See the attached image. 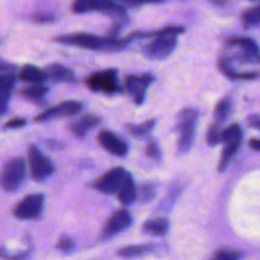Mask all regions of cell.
I'll use <instances>...</instances> for the list:
<instances>
[{
	"label": "cell",
	"instance_id": "cell-38",
	"mask_svg": "<svg viewBox=\"0 0 260 260\" xmlns=\"http://www.w3.org/2000/svg\"><path fill=\"white\" fill-rule=\"evenodd\" d=\"M17 66L0 60V74H15Z\"/></svg>",
	"mask_w": 260,
	"mask_h": 260
},
{
	"label": "cell",
	"instance_id": "cell-34",
	"mask_svg": "<svg viewBox=\"0 0 260 260\" xmlns=\"http://www.w3.org/2000/svg\"><path fill=\"white\" fill-rule=\"evenodd\" d=\"M75 246V243H74L73 239L68 238V236H62V238L58 239L57 241V250L63 251V253H68V251H71Z\"/></svg>",
	"mask_w": 260,
	"mask_h": 260
},
{
	"label": "cell",
	"instance_id": "cell-15",
	"mask_svg": "<svg viewBox=\"0 0 260 260\" xmlns=\"http://www.w3.org/2000/svg\"><path fill=\"white\" fill-rule=\"evenodd\" d=\"M45 71L47 74L48 80L55 81V83H74V81H76L73 70H70L66 66L60 65V63L48 65Z\"/></svg>",
	"mask_w": 260,
	"mask_h": 260
},
{
	"label": "cell",
	"instance_id": "cell-26",
	"mask_svg": "<svg viewBox=\"0 0 260 260\" xmlns=\"http://www.w3.org/2000/svg\"><path fill=\"white\" fill-rule=\"evenodd\" d=\"M99 0H74L73 12L76 14H85V13L96 12Z\"/></svg>",
	"mask_w": 260,
	"mask_h": 260
},
{
	"label": "cell",
	"instance_id": "cell-11",
	"mask_svg": "<svg viewBox=\"0 0 260 260\" xmlns=\"http://www.w3.org/2000/svg\"><path fill=\"white\" fill-rule=\"evenodd\" d=\"M132 223V216L127 210H117L111 217L107 220L106 225H104L103 231H102L101 238L103 240L111 239L113 236L118 235L119 233L128 229Z\"/></svg>",
	"mask_w": 260,
	"mask_h": 260
},
{
	"label": "cell",
	"instance_id": "cell-17",
	"mask_svg": "<svg viewBox=\"0 0 260 260\" xmlns=\"http://www.w3.org/2000/svg\"><path fill=\"white\" fill-rule=\"evenodd\" d=\"M19 93L27 101L32 102L37 106H43L46 102L45 98L48 93V88L43 84H29L28 86L23 88Z\"/></svg>",
	"mask_w": 260,
	"mask_h": 260
},
{
	"label": "cell",
	"instance_id": "cell-33",
	"mask_svg": "<svg viewBox=\"0 0 260 260\" xmlns=\"http://www.w3.org/2000/svg\"><path fill=\"white\" fill-rule=\"evenodd\" d=\"M216 260H238L241 258V254L238 253L236 250H229V249H223V250H218L217 253L213 255Z\"/></svg>",
	"mask_w": 260,
	"mask_h": 260
},
{
	"label": "cell",
	"instance_id": "cell-32",
	"mask_svg": "<svg viewBox=\"0 0 260 260\" xmlns=\"http://www.w3.org/2000/svg\"><path fill=\"white\" fill-rule=\"evenodd\" d=\"M146 155L149 157H151V159L156 160V161H159V160L161 159V150H160V146L159 144H157V141H155V140H150V141L147 142Z\"/></svg>",
	"mask_w": 260,
	"mask_h": 260
},
{
	"label": "cell",
	"instance_id": "cell-2",
	"mask_svg": "<svg viewBox=\"0 0 260 260\" xmlns=\"http://www.w3.org/2000/svg\"><path fill=\"white\" fill-rule=\"evenodd\" d=\"M198 111L196 108H185L180 112L177 121V128L179 139H178V152L185 154L194 144L196 127L198 121Z\"/></svg>",
	"mask_w": 260,
	"mask_h": 260
},
{
	"label": "cell",
	"instance_id": "cell-10",
	"mask_svg": "<svg viewBox=\"0 0 260 260\" xmlns=\"http://www.w3.org/2000/svg\"><path fill=\"white\" fill-rule=\"evenodd\" d=\"M226 45L231 47L241 48L239 61L248 63H260V51L258 45L253 38L249 37H230L226 40Z\"/></svg>",
	"mask_w": 260,
	"mask_h": 260
},
{
	"label": "cell",
	"instance_id": "cell-35",
	"mask_svg": "<svg viewBox=\"0 0 260 260\" xmlns=\"http://www.w3.org/2000/svg\"><path fill=\"white\" fill-rule=\"evenodd\" d=\"M56 15L52 13H37L32 17V20L36 23H41V24H45V23H52L55 22Z\"/></svg>",
	"mask_w": 260,
	"mask_h": 260
},
{
	"label": "cell",
	"instance_id": "cell-31",
	"mask_svg": "<svg viewBox=\"0 0 260 260\" xmlns=\"http://www.w3.org/2000/svg\"><path fill=\"white\" fill-rule=\"evenodd\" d=\"M13 88L0 89V116L7 113L8 106H9L10 96H12Z\"/></svg>",
	"mask_w": 260,
	"mask_h": 260
},
{
	"label": "cell",
	"instance_id": "cell-18",
	"mask_svg": "<svg viewBox=\"0 0 260 260\" xmlns=\"http://www.w3.org/2000/svg\"><path fill=\"white\" fill-rule=\"evenodd\" d=\"M18 78L28 84H45V81L48 80L46 71L41 70L40 68H37L35 65L23 66L19 70Z\"/></svg>",
	"mask_w": 260,
	"mask_h": 260
},
{
	"label": "cell",
	"instance_id": "cell-12",
	"mask_svg": "<svg viewBox=\"0 0 260 260\" xmlns=\"http://www.w3.org/2000/svg\"><path fill=\"white\" fill-rule=\"evenodd\" d=\"M154 81L151 74H141V75H128L126 78V89L134 99L135 104L140 106L144 103L146 96L147 88Z\"/></svg>",
	"mask_w": 260,
	"mask_h": 260
},
{
	"label": "cell",
	"instance_id": "cell-21",
	"mask_svg": "<svg viewBox=\"0 0 260 260\" xmlns=\"http://www.w3.org/2000/svg\"><path fill=\"white\" fill-rule=\"evenodd\" d=\"M169 221L165 218H154L149 220L142 226V231L147 235L152 236H164L169 230Z\"/></svg>",
	"mask_w": 260,
	"mask_h": 260
},
{
	"label": "cell",
	"instance_id": "cell-9",
	"mask_svg": "<svg viewBox=\"0 0 260 260\" xmlns=\"http://www.w3.org/2000/svg\"><path fill=\"white\" fill-rule=\"evenodd\" d=\"M83 109V104L78 101H66L52 108L45 109L38 116H36V122H46L51 119L60 118V117H74L78 116Z\"/></svg>",
	"mask_w": 260,
	"mask_h": 260
},
{
	"label": "cell",
	"instance_id": "cell-39",
	"mask_svg": "<svg viewBox=\"0 0 260 260\" xmlns=\"http://www.w3.org/2000/svg\"><path fill=\"white\" fill-rule=\"evenodd\" d=\"M249 126L260 131V116H250L248 118Z\"/></svg>",
	"mask_w": 260,
	"mask_h": 260
},
{
	"label": "cell",
	"instance_id": "cell-37",
	"mask_svg": "<svg viewBox=\"0 0 260 260\" xmlns=\"http://www.w3.org/2000/svg\"><path fill=\"white\" fill-rule=\"evenodd\" d=\"M27 124V121L22 117H15V118L10 119L5 123V128L8 129H14V128H20V127H24Z\"/></svg>",
	"mask_w": 260,
	"mask_h": 260
},
{
	"label": "cell",
	"instance_id": "cell-22",
	"mask_svg": "<svg viewBox=\"0 0 260 260\" xmlns=\"http://www.w3.org/2000/svg\"><path fill=\"white\" fill-rule=\"evenodd\" d=\"M225 145V149H223L222 155H221L220 162H218V172L222 173L228 169L229 164L231 162V160L235 157L236 152L239 151L241 146V141H234V142H229V144H223Z\"/></svg>",
	"mask_w": 260,
	"mask_h": 260
},
{
	"label": "cell",
	"instance_id": "cell-25",
	"mask_svg": "<svg viewBox=\"0 0 260 260\" xmlns=\"http://www.w3.org/2000/svg\"><path fill=\"white\" fill-rule=\"evenodd\" d=\"M241 20L245 28L256 27L260 24V5L258 7H253L246 9L245 12L241 14Z\"/></svg>",
	"mask_w": 260,
	"mask_h": 260
},
{
	"label": "cell",
	"instance_id": "cell-7",
	"mask_svg": "<svg viewBox=\"0 0 260 260\" xmlns=\"http://www.w3.org/2000/svg\"><path fill=\"white\" fill-rule=\"evenodd\" d=\"M177 45V36H160L145 46L144 53L152 60H164L174 52Z\"/></svg>",
	"mask_w": 260,
	"mask_h": 260
},
{
	"label": "cell",
	"instance_id": "cell-5",
	"mask_svg": "<svg viewBox=\"0 0 260 260\" xmlns=\"http://www.w3.org/2000/svg\"><path fill=\"white\" fill-rule=\"evenodd\" d=\"M28 161H29L30 175L37 182L47 179L55 172L53 162L35 145H30L28 149Z\"/></svg>",
	"mask_w": 260,
	"mask_h": 260
},
{
	"label": "cell",
	"instance_id": "cell-28",
	"mask_svg": "<svg viewBox=\"0 0 260 260\" xmlns=\"http://www.w3.org/2000/svg\"><path fill=\"white\" fill-rule=\"evenodd\" d=\"M222 124L215 122L213 124H211L210 128H208L207 135H206V141H207V145L210 146H216V145L221 144L222 142Z\"/></svg>",
	"mask_w": 260,
	"mask_h": 260
},
{
	"label": "cell",
	"instance_id": "cell-3",
	"mask_svg": "<svg viewBox=\"0 0 260 260\" xmlns=\"http://www.w3.org/2000/svg\"><path fill=\"white\" fill-rule=\"evenodd\" d=\"M86 86L94 93H103L108 95L121 93V83L118 79V71L116 69H107L89 75L85 80Z\"/></svg>",
	"mask_w": 260,
	"mask_h": 260
},
{
	"label": "cell",
	"instance_id": "cell-29",
	"mask_svg": "<svg viewBox=\"0 0 260 260\" xmlns=\"http://www.w3.org/2000/svg\"><path fill=\"white\" fill-rule=\"evenodd\" d=\"M231 112V102L229 99H221L215 108V122L222 124L228 119Z\"/></svg>",
	"mask_w": 260,
	"mask_h": 260
},
{
	"label": "cell",
	"instance_id": "cell-27",
	"mask_svg": "<svg viewBox=\"0 0 260 260\" xmlns=\"http://www.w3.org/2000/svg\"><path fill=\"white\" fill-rule=\"evenodd\" d=\"M234 141H243V129L238 123L226 127L222 134V144H229V142Z\"/></svg>",
	"mask_w": 260,
	"mask_h": 260
},
{
	"label": "cell",
	"instance_id": "cell-30",
	"mask_svg": "<svg viewBox=\"0 0 260 260\" xmlns=\"http://www.w3.org/2000/svg\"><path fill=\"white\" fill-rule=\"evenodd\" d=\"M157 185L155 183H146L137 189V200L141 203H146L151 201L156 194Z\"/></svg>",
	"mask_w": 260,
	"mask_h": 260
},
{
	"label": "cell",
	"instance_id": "cell-8",
	"mask_svg": "<svg viewBox=\"0 0 260 260\" xmlns=\"http://www.w3.org/2000/svg\"><path fill=\"white\" fill-rule=\"evenodd\" d=\"M126 175L127 172L123 168L116 167L95 179V182L93 183V188L103 194H113L118 192Z\"/></svg>",
	"mask_w": 260,
	"mask_h": 260
},
{
	"label": "cell",
	"instance_id": "cell-40",
	"mask_svg": "<svg viewBox=\"0 0 260 260\" xmlns=\"http://www.w3.org/2000/svg\"><path fill=\"white\" fill-rule=\"evenodd\" d=\"M116 2L119 3V4H122L123 7L136 8V7H140V5H142L141 3H140V0H116Z\"/></svg>",
	"mask_w": 260,
	"mask_h": 260
},
{
	"label": "cell",
	"instance_id": "cell-20",
	"mask_svg": "<svg viewBox=\"0 0 260 260\" xmlns=\"http://www.w3.org/2000/svg\"><path fill=\"white\" fill-rule=\"evenodd\" d=\"M218 69L223 75L228 76L231 80H254L260 76L259 73H238V71L234 70L230 61L226 57H221L218 60Z\"/></svg>",
	"mask_w": 260,
	"mask_h": 260
},
{
	"label": "cell",
	"instance_id": "cell-19",
	"mask_svg": "<svg viewBox=\"0 0 260 260\" xmlns=\"http://www.w3.org/2000/svg\"><path fill=\"white\" fill-rule=\"evenodd\" d=\"M185 30L184 27L182 25H169V27H164L161 29L152 30V32H134L129 36H127L129 41L137 40V38H156L160 36H178L182 35Z\"/></svg>",
	"mask_w": 260,
	"mask_h": 260
},
{
	"label": "cell",
	"instance_id": "cell-6",
	"mask_svg": "<svg viewBox=\"0 0 260 260\" xmlns=\"http://www.w3.org/2000/svg\"><path fill=\"white\" fill-rule=\"evenodd\" d=\"M45 205V196L41 193L25 196L20 202L15 205L13 215L19 220H36L41 217Z\"/></svg>",
	"mask_w": 260,
	"mask_h": 260
},
{
	"label": "cell",
	"instance_id": "cell-23",
	"mask_svg": "<svg viewBox=\"0 0 260 260\" xmlns=\"http://www.w3.org/2000/svg\"><path fill=\"white\" fill-rule=\"evenodd\" d=\"M154 246L150 245V244H145V245H129L124 246V248L119 249L118 250V256L121 258H139V256L145 255V254L151 253Z\"/></svg>",
	"mask_w": 260,
	"mask_h": 260
},
{
	"label": "cell",
	"instance_id": "cell-14",
	"mask_svg": "<svg viewBox=\"0 0 260 260\" xmlns=\"http://www.w3.org/2000/svg\"><path fill=\"white\" fill-rule=\"evenodd\" d=\"M102 122L101 117L95 116V114H85V116L80 117L79 119H76L75 122L69 126L70 131L75 135L79 139H84L85 135L88 134L90 129L95 128L96 126H99Z\"/></svg>",
	"mask_w": 260,
	"mask_h": 260
},
{
	"label": "cell",
	"instance_id": "cell-1",
	"mask_svg": "<svg viewBox=\"0 0 260 260\" xmlns=\"http://www.w3.org/2000/svg\"><path fill=\"white\" fill-rule=\"evenodd\" d=\"M55 42L62 43V45L76 46V47L85 48V50L103 51V52H119L124 50L129 45L131 41L128 38L112 37H98L90 33H71V35L58 36L55 38Z\"/></svg>",
	"mask_w": 260,
	"mask_h": 260
},
{
	"label": "cell",
	"instance_id": "cell-16",
	"mask_svg": "<svg viewBox=\"0 0 260 260\" xmlns=\"http://www.w3.org/2000/svg\"><path fill=\"white\" fill-rule=\"evenodd\" d=\"M117 196H118V201L123 206L131 205L137 200V188L136 184H135L134 178L129 173H127L123 183H122L118 192H117Z\"/></svg>",
	"mask_w": 260,
	"mask_h": 260
},
{
	"label": "cell",
	"instance_id": "cell-4",
	"mask_svg": "<svg viewBox=\"0 0 260 260\" xmlns=\"http://www.w3.org/2000/svg\"><path fill=\"white\" fill-rule=\"evenodd\" d=\"M27 177V165L23 157L9 160L3 168L0 185L7 192H14L24 183Z\"/></svg>",
	"mask_w": 260,
	"mask_h": 260
},
{
	"label": "cell",
	"instance_id": "cell-24",
	"mask_svg": "<svg viewBox=\"0 0 260 260\" xmlns=\"http://www.w3.org/2000/svg\"><path fill=\"white\" fill-rule=\"evenodd\" d=\"M156 121L155 119H150V121L144 122L141 124H127V131L135 137H144L147 136L150 132L154 129Z\"/></svg>",
	"mask_w": 260,
	"mask_h": 260
},
{
	"label": "cell",
	"instance_id": "cell-41",
	"mask_svg": "<svg viewBox=\"0 0 260 260\" xmlns=\"http://www.w3.org/2000/svg\"><path fill=\"white\" fill-rule=\"evenodd\" d=\"M249 146L253 149L254 151H260V139H251L249 141Z\"/></svg>",
	"mask_w": 260,
	"mask_h": 260
},
{
	"label": "cell",
	"instance_id": "cell-13",
	"mask_svg": "<svg viewBox=\"0 0 260 260\" xmlns=\"http://www.w3.org/2000/svg\"><path fill=\"white\" fill-rule=\"evenodd\" d=\"M98 142L106 151H108L113 156L123 157L128 152V145L126 144V141H123L116 134L107 131V129L99 132Z\"/></svg>",
	"mask_w": 260,
	"mask_h": 260
},
{
	"label": "cell",
	"instance_id": "cell-36",
	"mask_svg": "<svg viewBox=\"0 0 260 260\" xmlns=\"http://www.w3.org/2000/svg\"><path fill=\"white\" fill-rule=\"evenodd\" d=\"M15 80V74H0V89L13 88Z\"/></svg>",
	"mask_w": 260,
	"mask_h": 260
}]
</instances>
